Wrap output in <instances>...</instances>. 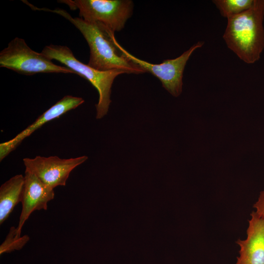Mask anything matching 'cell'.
I'll use <instances>...</instances> for the list:
<instances>
[{"label":"cell","instance_id":"cell-1","mask_svg":"<svg viewBox=\"0 0 264 264\" xmlns=\"http://www.w3.org/2000/svg\"><path fill=\"white\" fill-rule=\"evenodd\" d=\"M36 8L38 10L49 11L63 16L81 32L90 49V57L88 64L89 66L100 71L120 69L127 73L146 72L123 55L116 44L114 32L104 25L87 22L80 17L73 18L63 9Z\"/></svg>","mask_w":264,"mask_h":264},{"label":"cell","instance_id":"cell-2","mask_svg":"<svg viewBox=\"0 0 264 264\" xmlns=\"http://www.w3.org/2000/svg\"><path fill=\"white\" fill-rule=\"evenodd\" d=\"M264 0H254L247 10L227 18L222 38L227 47L244 63L259 61L264 49Z\"/></svg>","mask_w":264,"mask_h":264},{"label":"cell","instance_id":"cell-3","mask_svg":"<svg viewBox=\"0 0 264 264\" xmlns=\"http://www.w3.org/2000/svg\"><path fill=\"white\" fill-rule=\"evenodd\" d=\"M47 58L56 60L72 70L88 81L97 90L99 100L95 105L96 117L101 119L108 113L111 103V87L115 78L127 73L120 70L100 71L85 64L74 56L71 49L66 45L50 44L45 46L41 52Z\"/></svg>","mask_w":264,"mask_h":264},{"label":"cell","instance_id":"cell-4","mask_svg":"<svg viewBox=\"0 0 264 264\" xmlns=\"http://www.w3.org/2000/svg\"><path fill=\"white\" fill-rule=\"evenodd\" d=\"M42 52L29 47L24 39L15 37L7 47L0 52V66L12 70L18 73L32 75L37 73H75L66 66L53 63Z\"/></svg>","mask_w":264,"mask_h":264},{"label":"cell","instance_id":"cell-5","mask_svg":"<svg viewBox=\"0 0 264 264\" xmlns=\"http://www.w3.org/2000/svg\"><path fill=\"white\" fill-rule=\"evenodd\" d=\"M71 9H78L80 18L91 23H100L111 31H121L132 14L131 0H61Z\"/></svg>","mask_w":264,"mask_h":264},{"label":"cell","instance_id":"cell-6","mask_svg":"<svg viewBox=\"0 0 264 264\" xmlns=\"http://www.w3.org/2000/svg\"><path fill=\"white\" fill-rule=\"evenodd\" d=\"M115 43L125 57L146 72H150L157 77L161 82L162 87L176 97L182 92L183 71L187 61L194 51L201 47L204 44L203 41H198L178 57L164 60L159 64H153L134 56L122 47L116 40Z\"/></svg>","mask_w":264,"mask_h":264},{"label":"cell","instance_id":"cell-7","mask_svg":"<svg viewBox=\"0 0 264 264\" xmlns=\"http://www.w3.org/2000/svg\"><path fill=\"white\" fill-rule=\"evenodd\" d=\"M88 158L86 155L67 159L38 155L33 158H24L23 162L25 170L33 173L44 183L54 189L65 186L71 172Z\"/></svg>","mask_w":264,"mask_h":264},{"label":"cell","instance_id":"cell-8","mask_svg":"<svg viewBox=\"0 0 264 264\" xmlns=\"http://www.w3.org/2000/svg\"><path fill=\"white\" fill-rule=\"evenodd\" d=\"M22 192V209L17 228L18 236H21L22 226L32 212L47 210V203L54 198V189L44 183L33 173L25 170Z\"/></svg>","mask_w":264,"mask_h":264},{"label":"cell","instance_id":"cell-9","mask_svg":"<svg viewBox=\"0 0 264 264\" xmlns=\"http://www.w3.org/2000/svg\"><path fill=\"white\" fill-rule=\"evenodd\" d=\"M84 102L85 100L81 97L69 95L64 96L13 138L0 144V161L35 131L46 123L76 109Z\"/></svg>","mask_w":264,"mask_h":264},{"label":"cell","instance_id":"cell-10","mask_svg":"<svg viewBox=\"0 0 264 264\" xmlns=\"http://www.w3.org/2000/svg\"><path fill=\"white\" fill-rule=\"evenodd\" d=\"M250 216L246 238L236 242L240 249L235 264H264V219L255 211Z\"/></svg>","mask_w":264,"mask_h":264},{"label":"cell","instance_id":"cell-11","mask_svg":"<svg viewBox=\"0 0 264 264\" xmlns=\"http://www.w3.org/2000/svg\"><path fill=\"white\" fill-rule=\"evenodd\" d=\"M24 183V176L16 175L0 187V224L9 217L15 207L21 202Z\"/></svg>","mask_w":264,"mask_h":264},{"label":"cell","instance_id":"cell-12","mask_svg":"<svg viewBox=\"0 0 264 264\" xmlns=\"http://www.w3.org/2000/svg\"><path fill=\"white\" fill-rule=\"evenodd\" d=\"M212 2L221 15L227 19L250 8L254 0H213Z\"/></svg>","mask_w":264,"mask_h":264},{"label":"cell","instance_id":"cell-13","mask_svg":"<svg viewBox=\"0 0 264 264\" xmlns=\"http://www.w3.org/2000/svg\"><path fill=\"white\" fill-rule=\"evenodd\" d=\"M29 239V236L26 235L18 236L16 227L12 226L5 240L0 246V254L21 250Z\"/></svg>","mask_w":264,"mask_h":264},{"label":"cell","instance_id":"cell-14","mask_svg":"<svg viewBox=\"0 0 264 264\" xmlns=\"http://www.w3.org/2000/svg\"><path fill=\"white\" fill-rule=\"evenodd\" d=\"M255 211L264 219V190L261 191L257 200L253 205Z\"/></svg>","mask_w":264,"mask_h":264}]
</instances>
